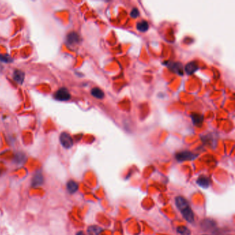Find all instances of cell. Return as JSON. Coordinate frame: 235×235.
<instances>
[{
    "label": "cell",
    "instance_id": "4",
    "mask_svg": "<svg viewBox=\"0 0 235 235\" xmlns=\"http://www.w3.org/2000/svg\"><path fill=\"white\" fill-rule=\"evenodd\" d=\"M175 203H176V207H177L179 210L181 212H183V211L186 209H187V208L190 207V206L188 201H187L184 197L181 196H178L176 197Z\"/></svg>",
    "mask_w": 235,
    "mask_h": 235
},
{
    "label": "cell",
    "instance_id": "16",
    "mask_svg": "<svg viewBox=\"0 0 235 235\" xmlns=\"http://www.w3.org/2000/svg\"><path fill=\"white\" fill-rule=\"evenodd\" d=\"M148 28H149L148 23L146 21H142V22L137 23V30H139L140 32H143V33L146 32V31L148 30Z\"/></svg>",
    "mask_w": 235,
    "mask_h": 235
},
{
    "label": "cell",
    "instance_id": "7",
    "mask_svg": "<svg viewBox=\"0 0 235 235\" xmlns=\"http://www.w3.org/2000/svg\"><path fill=\"white\" fill-rule=\"evenodd\" d=\"M167 66L170 68L173 72L177 73L179 75H183V68H182L181 64L176 62H168Z\"/></svg>",
    "mask_w": 235,
    "mask_h": 235
},
{
    "label": "cell",
    "instance_id": "8",
    "mask_svg": "<svg viewBox=\"0 0 235 235\" xmlns=\"http://www.w3.org/2000/svg\"><path fill=\"white\" fill-rule=\"evenodd\" d=\"M12 78L15 82L19 84H22L24 81L25 73L22 70H15L12 74Z\"/></svg>",
    "mask_w": 235,
    "mask_h": 235
},
{
    "label": "cell",
    "instance_id": "15",
    "mask_svg": "<svg viewBox=\"0 0 235 235\" xmlns=\"http://www.w3.org/2000/svg\"><path fill=\"white\" fill-rule=\"evenodd\" d=\"M102 229L97 226H91L88 228V235H99Z\"/></svg>",
    "mask_w": 235,
    "mask_h": 235
},
{
    "label": "cell",
    "instance_id": "17",
    "mask_svg": "<svg viewBox=\"0 0 235 235\" xmlns=\"http://www.w3.org/2000/svg\"><path fill=\"white\" fill-rule=\"evenodd\" d=\"M191 117L193 123L197 126L201 125L203 121V116L202 115L194 114V115H192Z\"/></svg>",
    "mask_w": 235,
    "mask_h": 235
},
{
    "label": "cell",
    "instance_id": "13",
    "mask_svg": "<svg viewBox=\"0 0 235 235\" xmlns=\"http://www.w3.org/2000/svg\"><path fill=\"white\" fill-rule=\"evenodd\" d=\"M67 189L68 191L71 194H73L77 191L78 190V184L75 181L70 180L67 183Z\"/></svg>",
    "mask_w": 235,
    "mask_h": 235
},
{
    "label": "cell",
    "instance_id": "19",
    "mask_svg": "<svg viewBox=\"0 0 235 235\" xmlns=\"http://www.w3.org/2000/svg\"><path fill=\"white\" fill-rule=\"evenodd\" d=\"M0 62L4 63H10L12 62V59L9 55H0Z\"/></svg>",
    "mask_w": 235,
    "mask_h": 235
},
{
    "label": "cell",
    "instance_id": "11",
    "mask_svg": "<svg viewBox=\"0 0 235 235\" xmlns=\"http://www.w3.org/2000/svg\"><path fill=\"white\" fill-rule=\"evenodd\" d=\"M197 183L199 185V186L202 187V188L207 189L210 187V179H208L207 176H201L197 179Z\"/></svg>",
    "mask_w": 235,
    "mask_h": 235
},
{
    "label": "cell",
    "instance_id": "12",
    "mask_svg": "<svg viewBox=\"0 0 235 235\" xmlns=\"http://www.w3.org/2000/svg\"><path fill=\"white\" fill-rule=\"evenodd\" d=\"M197 70H198V66L195 62H190L186 66H185V70H186V73L188 74V75L193 74L194 72H196Z\"/></svg>",
    "mask_w": 235,
    "mask_h": 235
},
{
    "label": "cell",
    "instance_id": "21",
    "mask_svg": "<svg viewBox=\"0 0 235 235\" xmlns=\"http://www.w3.org/2000/svg\"><path fill=\"white\" fill-rule=\"evenodd\" d=\"M130 15L133 18H136L137 17H139V12L137 9H133L132 10V11L130 12Z\"/></svg>",
    "mask_w": 235,
    "mask_h": 235
},
{
    "label": "cell",
    "instance_id": "3",
    "mask_svg": "<svg viewBox=\"0 0 235 235\" xmlns=\"http://www.w3.org/2000/svg\"><path fill=\"white\" fill-rule=\"evenodd\" d=\"M197 156L189 151L180 152L176 155V159L178 162H185V161H190L196 159Z\"/></svg>",
    "mask_w": 235,
    "mask_h": 235
},
{
    "label": "cell",
    "instance_id": "10",
    "mask_svg": "<svg viewBox=\"0 0 235 235\" xmlns=\"http://www.w3.org/2000/svg\"><path fill=\"white\" fill-rule=\"evenodd\" d=\"M43 183H44V176L42 175L41 173L38 172V173H35L32 180L33 186L34 187L39 186H41Z\"/></svg>",
    "mask_w": 235,
    "mask_h": 235
},
{
    "label": "cell",
    "instance_id": "9",
    "mask_svg": "<svg viewBox=\"0 0 235 235\" xmlns=\"http://www.w3.org/2000/svg\"><path fill=\"white\" fill-rule=\"evenodd\" d=\"M182 215H183V218L189 223H193L194 221V215L193 213V211L191 209L190 207L187 208V209L183 210V212H181Z\"/></svg>",
    "mask_w": 235,
    "mask_h": 235
},
{
    "label": "cell",
    "instance_id": "14",
    "mask_svg": "<svg viewBox=\"0 0 235 235\" xmlns=\"http://www.w3.org/2000/svg\"><path fill=\"white\" fill-rule=\"evenodd\" d=\"M91 94L94 97H95L97 99H101L104 98V93L101 89H99V88H94L92 89L91 91Z\"/></svg>",
    "mask_w": 235,
    "mask_h": 235
},
{
    "label": "cell",
    "instance_id": "1",
    "mask_svg": "<svg viewBox=\"0 0 235 235\" xmlns=\"http://www.w3.org/2000/svg\"><path fill=\"white\" fill-rule=\"evenodd\" d=\"M59 141L62 146L66 149H70L73 146V141L71 136L67 133H62L59 136Z\"/></svg>",
    "mask_w": 235,
    "mask_h": 235
},
{
    "label": "cell",
    "instance_id": "18",
    "mask_svg": "<svg viewBox=\"0 0 235 235\" xmlns=\"http://www.w3.org/2000/svg\"><path fill=\"white\" fill-rule=\"evenodd\" d=\"M177 232L178 233H179L181 235H190L191 233L190 230L185 226L178 227Z\"/></svg>",
    "mask_w": 235,
    "mask_h": 235
},
{
    "label": "cell",
    "instance_id": "22",
    "mask_svg": "<svg viewBox=\"0 0 235 235\" xmlns=\"http://www.w3.org/2000/svg\"><path fill=\"white\" fill-rule=\"evenodd\" d=\"M76 235H86V234H85V233H84V232H82V231H80V232H78L76 234Z\"/></svg>",
    "mask_w": 235,
    "mask_h": 235
},
{
    "label": "cell",
    "instance_id": "2",
    "mask_svg": "<svg viewBox=\"0 0 235 235\" xmlns=\"http://www.w3.org/2000/svg\"><path fill=\"white\" fill-rule=\"evenodd\" d=\"M71 95L68 90L66 88H62L58 90L55 94V98L57 101H66L70 99Z\"/></svg>",
    "mask_w": 235,
    "mask_h": 235
},
{
    "label": "cell",
    "instance_id": "5",
    "mask_svg": "<svg viewBox=\"0 0 235 235\" xmlns=\"http://www.w3.org/2000/svg\"><path fill=\"white\" fill-rule=\"evenodd\" d=\"M201 226L203 230H212L216 227V223L212 219H207L202 221Z\"/></svg>",
    "mask_w": 235,
    "mask_h": 235
},
{
    "label": "cell",
    "instance_id": "6",
    "mask_svg": "<svg viewBox=\"0 0 235 235\" xmlns=\"http://www.w3.org/2000/svg\"><path fill=\"white\" fill-rule=\"evenodd\" d=\"M66 41L69 45H76L80 43V37L77 33H70L66 37Z\"/></svg>",
    "mask_w": 235,
    "mask_h": 235
},
{
    "label": "cell",
    "instance_id": "20",
    "mask_svg": "<svg viewBox=\"0 0 235 235\" xmlns=\"http://www.w3.org/2000/svg\"><path fill=\"white\" fill-rule=\"evenodd\" d=\"M23 158H24V155L21 154V153H18L16 155V157H15V160L17 163H22L23 162Z\"/></svg>",
    "mask_w": 235,
    "mask_h": 235
}]
</instances>
